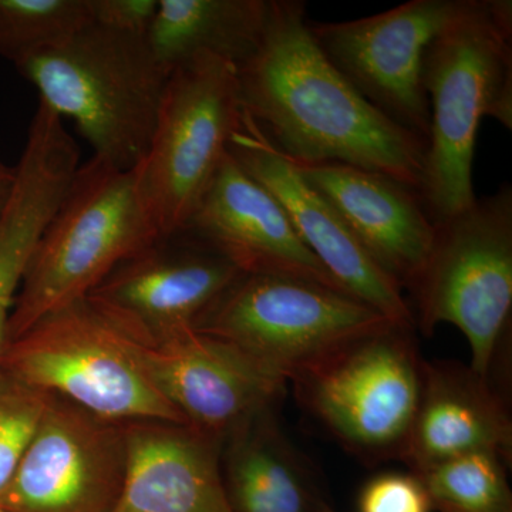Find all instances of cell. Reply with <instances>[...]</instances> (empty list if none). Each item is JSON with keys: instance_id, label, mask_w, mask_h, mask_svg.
Wrapping results in <instances>:
<instances>
[{"instance_id": "cell-27", "label": "cell", "mask_w": 512, "mask_h": 512, "mask_svg": "<svg viewBox=\"0 0 512 512\" xmlns=\"http://www.w3.org/2000/svg\"><path fill=\"white\" fill-rule=\"evenodd\" d=\"M16 178H18L16 165L15 167H9V165L0 161V218L8 207L10 197H12L13 190H15Z\"/></svg>"}, {"instance_id": "cell-10", "label": "cell", "mask_w": 512, "mask_h": 512, "mask_svg": "<svg viewBox=\"0 0 512 512\" xmlns=\"http://www.w3.org/2000/svg\"><path fill=\"white\" fill-rule=\"evenodd\" d=\"M461 2L410 0L367 18L309 22V29L323 55L357 92L427 143L430 104L423 84L424 52Z\"/></svg>"}, {"instance_id": "cell-16", "label": "cell", "mask_w": 512, "mask_h": 512, "mask_svg": "<svg viewBox=\"0 0 512 512\" xmlns=\"http://www.w3.org/2000/svg\"><path fill=\"white\" fill-rule=\"evenodd\" d=\"M295 165L303 180L338 212L384 274L407 291L420 274L436 234V224L419 192L352 165Z\"/></svg>"}, {"instance_id": "cell-7", "label": "cell", "mask_w": 512, "mask_h": 512, "mask_svg": "<svg viewBox=\"0 0 512 512\" xmlns=\"http://www.w3.org/2000/svg\"><path fill=\"white\" fill-rule=\"evenodd\" d=\"M0 369L100 419L185 424L148 379L131 340L87 298L49 313L8 343Z\"/></svg>"}, {"instance_id": "cell-19", "label": "cell", "mask_w": 512, "mask_h": 512, "mask_svg": "<svg viewBox=\"0 0 512 512\" xmlns=\"http://www.w3.org/2000/svg\"><path fill=\"white\" fill-rule=\"evenodd\" d=\"M221 471L234 512H319L326 504L281 430L275 407L229 434L221 447Z\"/></svg>"}, {"instance_id": "cell-18", "label": "cell", "mask_w": 512, "mask_h": 512, "mask_svg": "<svg viewBox=\"0 0 512 512\" xmlns=\"http://www.w3.org/2000/svg\"><path fill=\"white\" fill-rule=\"evenodd\" d=\"M124 426L126 477L114 512H234L218 441L167 421Z\"/></svg>"}, {"instance_id": "cell-15", "label": "cell", "mask_w": 512, "mask_h": 512, "mask_svg": "<svg viewBox=\"0 0 512 512\" xmlns=\"http://www.w3.org/2000/svg\"><path fill=\"white\" fill-rule=\"evenodd\" d=\"M178 237L221 255L244 275L293 276L345 292L305 247L281 202L229 151Z\"/></svg>"}, {"instance_id": "cell-21", "label": "cell", "mask_w": 512, "mask_h": 512, "mask_svg": "<svg viewBox=\"0 0 512 512\" xmlns=\"http://www.w3.org/2000/svg\"><path fill=\"white\" fill-rule=\"evenodd\" d=\"M503 458L471 453L417 474L437 512H512V493Z\"/></svg>"}, {"instance_id": "cell-22", "label": "cell", "mask_w": 512, "mask_h": 512, "mask_svg": "<svg viewBox=\"0 0 512 512\" xmlns=\"http://www.w3.org/2000/svg\"><path fill=\"white\" fill-rule=\"evenodd\" d=\"M90 23L89 0H0V57L18 64Z\"/></svg>"}, {"instance_id": "cell-5", "label": "cell", "mask_w": 512, "mask_h": 512, "mask_svg": "<svg viewBox=\"0 0 512 512\" xmlns=\"http://www.w3.org/2000/svg\"><path fill=\"white\" fill-rule=\"evenodd\" d=\"M407 292L416 328L431 335L443 323L456 326L470 346L471 369L493 380L511 325L510 184L436 224L429 256Z\"/></svg>"}, {"instance_id": "cell-25", "label": "cell", "mask_w": 512, "mask_h": 512, "mask_svg": "<svg viewBox=\"0 0 512 512\" xmlns=\"http://www.w3.org/2000/svg\"><path fill=\"white\" fill-rule=\"evenodd\" d=\"M356 505L357 512H434L423 481L412 471L370 478L360 488Z\"/></svg>"}, {"instance_id": "cell-20", "label": "cell", "mask_w": 512, "mask_h": 512, "mask_svg": "<svg viewBox=\"0 0 512 512\" xmlns=\"http://www.w3.org/2000/svg\"><path fill=\"white\" fill-rule=\"evenodd\" d=\"M268 9L269 0H158L146 39L170 73L200 55L238 67L258 47Z\"/></svg>"}, {"instance_id": "cell-4", "label": "cell", "mask_w": 512, "mask_h": 512, "mask_svg": "<svg viewBox=\"0 0 512 512\" xmlns=\"http://www.w3.org/2000/svg\"><path fill=\"white\" fill-rule=\"evenodd\" d=\"M158 242L134 170L96 157L80 164L23 275L6 345L49 313L86 298L117 266Z\"/></svg>"}, {"instance_id": "cell-11", "label": "cell", "mask_w": 512, "mask_h": 512, "mask_svg": "<svg viewBox=\"0 0 512 512\" xmlns=\"http://www.w3.org/2000/svg\"><path fill=\"white\" fill-rule=\"evenodd\" d=\"M127 467L124 423L50 397L0 508L6 512H114Z\"/></svg>"}, {"instance_id": "cell-3", "label": "cell", "mask_w": 512, "mask_h": 512, "mask_svg": "<svg viewBox=\"0 0 512 512\" xmlns=\"http://www.w3.org/2000/svg\"><path fill=\"white\" fill-rule=\"evenodd\" d=\"M15 66L39 103L73 121L93 157L131 171L146 156L170 77L146 37L90 23Z\"/></svg>"}, {"instance_id": "cell-6", "label": "cell", "mask_w": 512, "mask_h": 512, "mask_svg": "<svg viewBox=\"0 0 512 512\" xmlns=\"http://www.w3.org/2000/svg\"><path fill=\"white\" fill-rule=\"evenodd\" d=\"M414 330L384 323L291 380L299 403L367 464L400 460L409 440L424 365Z\"/></svg>"}, {"instance_id": "cell-23", "label": "cell", "mask_w": 512, "mask_h": 512, "mask_svg": "<svg viewBox=\"0 0 512 512\" xmlns=\"http://www.w3.org/2000/svg\"><path fill=\"white\" fill-rule=\"evenodd\" d=\"M47 221L45 210L23 198L10 201L0 218V362L13 303Z\"/></svg>"}, {"instance_id": "cell-24", "label": "cell", "mask_w": 512, "mask_h": 512, "mask_svg": "<svg viewBox=\"0 0 512 512\" xmlns=\"http://www.w3.org/2000/svg\"><path fill=\"white\" fill-rule=\"evenodd\" d=\"M50 397L0 369V498L39 429Z\"/></svg>"}, {"instance_id": "cell-9", "label": "cell", "mask_w": 512, "mask_h": 512, "mask_svg": "<svg viewBox=\"0 0 512 512\" xmlns=\"http://www.w3.org/2000/svg\"><path fill=\"white\" fill-rule=\"evenodd\" d=\"M387 322L393 320L329 286L293 276L241 275L197 330L224 340L289 383Z\"/></svg>"}, {"instance_id": "cell-28", "label": "cell", "mask_w": 512, "mask_h": 512, "mask_svg": "<svg viewBox=\"0 0 512 512\" xmlns=\"http://www.w3.org/2000/svg\"><path fill=\"white\" fill-rule=\"evenodd\" d=\"M319 512H335V511H333L332 508H330L328 504H325V505H323L322 508H320Z\"/></svg>"}, {"instance_id": "cell-14", "label": "cell", "mask_w": 512, "mask_h": 512, "mask_svg": "<svg viewBox=\"0 0 512 512\" xmlns=\"http://www.w3.org/2000/svg\"><path fill=\"white\" fill-rule=\"evenodd\" d=\"M228 151L281 202L298 237L343 291L393 322L416 328L400 286L384 274L338 212L303 180L296 165L266 138L245 111Z\"/></svg>"}, {"instance_id": "cell-1", "label": "cell", "mask_w": 512, "mask_h": 512, "mask_svg": "<svg viewBox=\"0 0 512 512\" xmlns=\"http://www.w3.org/2000/svg\"><path fill=\"white\" fill-rule=\"evenodd\" d=\"M237 69L245 113L292 163L352 165L419 192L426 140L384 116L329 62L301 0H269L259 45Z\"/></svg>"}, {"instance_id": "cell-13", "label": "cell", "mask_w": 512, "mask_h": 512, "mask_svg": "<svg viewBox=\"0 0 512 512\" xmlns=\"http://www.w3.org/2000/svg\"><path fill=\"white\" fill-rule=\"evenodd\" d=\"M131 343L148 379L185 424L221 446L256 414L278 406L288 383L197 329L154 345Z\"/></svg>"}, {"instance_id": "cell-12", "label": "cell", "mask_w": 512, "mask_h": 512, "mask_svg": "<svg viewBox=\"0 0 512 512\" xmlns=\"http://www.w3.org/2000/svg\"><path fill=\"white\" fill-rule=\"evenodd\" d=\"M178 238L181 242H158L123 262L86 296L123 335L140 345L197 329L244 275L221 255Z\"/></svg>"}, {"instance_id": "cell-29", "label": "cell", "mask_w": 512, "mask_h": 512, "mask_svg": "<svg viewBox=\"0 0 512 512\" xmlns=\"http://www.w3.org/2000/svg\"><path fill=\"white\" fill-rule=\"evenodd\" d=\"M0 512H6V511H3L2 508H0Z\"/></svg>"}, {"instance_id": "cell-8", "label": "cell", "mask_w": 512, "mask_h": 512, "mask_svg": "<svg viewBox=\"0 0 512 512\" xmlns=\"http://www.w3.org/2000/svg\"><path fill=\"white\" fill-rule=\"evenodd\" d=\"M242 117L234 63L200 55L170 73L150 146L134 168L161 241L180 234L227 157Z\"/></svg>"}, {"instance_id": "cell-2", "label": "cell", "mask_w": 512, "mask_h": 512, "mask_svg": "<svg viewBox=\"0 0 512 512\" xmlns=\"http://www.w3.org/2000/svg\"><path fill=\"white\" fill-rule=\"evenodd\" d=\"M430 130L419 195L434 224L477 200L473 161L478 126L512 128V2L463 0L423 57Z\"/></svg>"}, {"instance_id": "cell-17", "label": "cell", "mask_w": 512, "mask_h": 512, "mask_svg": "<svg viewBox=\"0 0 512 512\" xmlns=\"http://www.w3.org/2000/svg\"><path fill=\"white\" fill-rule=\"evenodd\" d=\"M471 453L512 461V421L493 380L450 360L423 365L419 407L400 460L414 474Z\"/></svg>"}, {"instance_id": "cell-26", "label": "cell", "mask_w": 512, "mask_h": 512, "mask_svg": "<svg viewBox=\"0 0 512 512\" xmlns=\"http://www.w3.org/2000/svg\"><path fill=\"white\" fill-rule=\"evenodd\" d=\"M158 0H89L92 23L123 35L147 37Z\"/></svg>"}]
</instances>
